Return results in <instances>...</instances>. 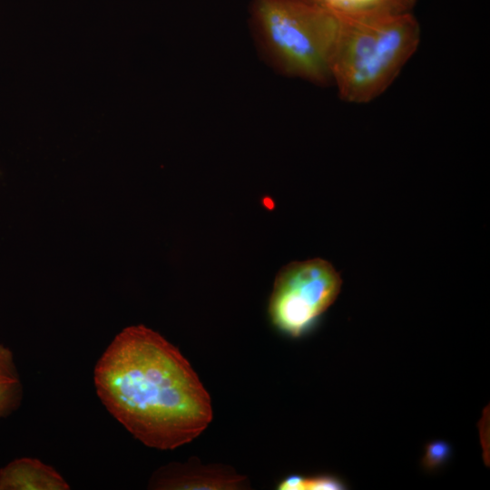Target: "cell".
<instances>
[{"instance_id": "7a4b0ae2", "label": "cell", "mask_w": 490, "mask_h": 490, "mask_svg": "<svg viewBox=\"0 0 490 490\" xmlns=\"http://www.w3.org/2000/svg\"><path fill=\"white\" fill-rule=\"evenodd\" d=\"M420 35L411 13L341 18L331 65L339 97L367 103L384 93L416 51Z\"/></svg>"}, {"instance_id": "3957f363", "label": "cell", "mask_w": 490, "mask_h": 490, "mask_svg": "<svg viewBox=\"0 0 490 490\" xmlns=\"http://www.w3.org/2000/svg\"><path fill=\"white\" fill-rule=\"evenodd\" d=\"M251 19L262 49L282 74L332 83L338 15L309 0H254Z\"/></svg>"}, {"instance_id": "9c48e42d", "label": "cell", "mask_w": 490, "mask_h": 490, "mask_svg": "<svg viewBox=\"0 0 490 490\" xmlns=\"http://www.w3.org/2000/svg\"><path fill=\"white\" fill-rule=\"evenodd\" d=\"M345 488L341 480L328 475L311 477L291 475L281 480L277 486L279 490H340Z\"/></svg>"}, {"instance_id": "52a82bcc", "label": "cell", "mask_w": 490, "mask_h": 490, "mask_svg": "<svg viewBox=\"0 0 490 490\" xmlns=\"http://www.w3.org/2000/svg\"><path fill=\"white\" fill-rule=\"evenodd\" d=\"M341 18L392 16L411 13L416 0H309Z\"/></svg>"}, {"instance_id": "6da1fadb", "label": "cell", "mask_w": 490, "mask_h": 490, "mask_svg": "<svg viewBox=\"0 0 490 490\" xmlns=\"http://www.w3.org/2000/svg\"><path fill=\"white\" fill-rule=\"evenodd\" d=\"M93 383L107 411L148 447L188 444L213 417L211 397L190 362L143 325L114 337L95 365Z\"/></svg>"}, {"instance_id": "277c9868", "label": "cell", "mask_w": 490, "mask_h": 490, "mask_svg": "<svg viewBox=\"0 0 490 490\" xmlns=\"http://www.w3.org/2000/svg\"><path fill=\"white\" fill-rule=\"evenodd\" d=\"M341 279L321 259L295 261L278 273L269 303L272 324L297 338L304 334L337 299Z\"/></svg>"}, {"instance_id": "30bf717a", "label": "cell", "mask_w": 490, "mask_h": 490, "mask_svg": "<svg viewBox=\"0 0 490 490\" xmlns=\"http://www.w3.org/2000/svg\"><path fill=\"white\" fill-rule=\"evenodd\" d=\"M451 446L443 440H436L426 445L422 465L428 470L441 466L450 457Z\"/></svg>"}, {"instance_id": "8992f818", "label": "cell", "mask_w": 490, "mask_h": 490, "mask_svg": "<svg viewBox=\"0 0 490 490\" xmlns=\"http://www.w3.org/2000/svg\"><path fill=\"white\" fill-rule=\"evenodd\" d=\"M69 484L37 458L22 457L0 470V490H68Z\"/></svg>"}, {"instance_id": "ba28073f", "label": "cell", "mask_w": 490, "mask_h": 490, "mask_svg": "<svg viewBox=\"0 0 490 490\" xmlns=\"http://www.w3.org/2000/svg\"><path fill=\"white\" fill-rule=\"evenodd\" d=\"M22 383L12 351L0 343V417L11 414L22 400Z\"/></svg>"}, {"instance_id": "5b68a950", "label": "cell", "mask_w": 490, "mask_h": 490, "mask_svg": "<svg viewBox=\"0 0 490 490\" xmlns=\"http://www.w3.org/2000/svg\"><path fill=\"white\" fill-rule=\"evenodd\" d=\"M148 488L155 490H244L249 479L222 464H202L197 457L172 462L159 467L151 476Z\"/></svg>"}]
</instances>
